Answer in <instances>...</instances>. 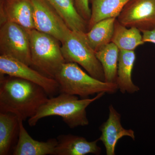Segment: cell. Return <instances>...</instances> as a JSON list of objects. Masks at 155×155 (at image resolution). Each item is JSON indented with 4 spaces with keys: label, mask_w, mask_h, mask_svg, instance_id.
<instances>
[{
    "label": "cell",
    "mask_w": 155,
    "mask_h": 155,
    "mask_svg": "<svg viewBox=\"0 0 155 155\" xmlns=\"http://www.w3.org/2000/svg\"><path fill=\"white\" fill-rule=\"evenodd\" d=\"M61 48L66 62L79 64L90 75L105 81L102 66L89 42L86 32L71 30Z\"/></svg>",
    "instance_id": "obj_5"
},
{
    "label": "cell",
    "mask_w": 155,
    "mask_h": 155,
    "mask_svg": "<svg viewBox=\"0 0 155 155\" xmlns=\"http://www.w3.org/2000/svg\"><path fill=\"white\" fill-rule=\"evenodd\" d=\"M9 22L27 30L35 29L31 0H2L1 4V25Z\"/></svg>",
    "instance_id": "obj_10"
},
{
    "label": "cell",
    "mask_w": 155,
    "mask_h": 155,
    "mask_svg": "<svg viewBox=\"0 0 155 155\" xmlns=\"http://www.w3.org/2000/svg\"><path fill=\"white\" fill-rule=\"evenodd\" d=\"M78 12L84 19L88 22L91 17V9L89 7V0H74Z\"/></svg>",
    "instance_id": "obj_21"
},
{
    "label": "cell",
    "mask_w": 155,
    "mask_h": 155,
    "mask_svg": "<svg viewBox=\"0 0 155 155\" xmlns=\"http://www.w3.org/2000/svg\"><path fill=\"white\" fill-rule=\"evenodd\" d=\"M91 17L88 22V31L97 22L108 18H117L130 0H90Z\"/></svg>",
    "instance_id": "obj_17"
},
{
    "label": "cell",
    "mask_w": 155,
    "mask_h": 155,
    "mask_svg": "<svg viewBox=\"0 0 155 155\" xmlns=\"http://www.w3.org/2000/svg\"><path fill=\"white\" fill-rule=\"evenodd\" d=\"M28 31L31 66L46 76L54 78L63 64L66 63L59 44L60 41L52 35L35 29Z\"/></svg>",
    "instance_id": "obj_4"
},
{
    "label": "cell",
    "mask_w": 155,
    "mask_h": 155,
    "mask_svg": "<svg viewBox=\"0 0 155 155\" xmlns=\"http://www.w3.org/2000/svg\"><path fill=\"white\" fill-rule=\"evenodd\" d=\"M35 29L55 38L61 43L71 30L47 0H31Z\"/></svg>",
    "instance_id": "obj_7"
},
{
    "label": "cell",
    "mask_w": 155,
    "mask_h": 155,
    "mask_svg": "<svg viewBox=\"0 0 155 155\" xmlns=\"http://www.w3.org/2000/svg\"><path fill=\"white\" fill-rule=\"evenodd\" d=\"M19 131V117L12 113L0 112V155H9L14 149Z\"/></svg>",
    "instance_id": "obj_15"
},
{
    "label": "cell",
    "mask_w": 155,
    "mask_h": 155,
    "mask_svg": "<svg viewBox=\"0 0 155 155\" xmlns=\"http://www.w3.org/2000/svg\"><path fill=\"white\" fill-rule=\"evenodd\" d=\"M0 73L1 75L19 78L38 84L51 97L60 92L59 84L54 78L48 77L11 57L0 56Z\"/></svg>",
    "instance_id": "obj_8"
},
{
    "label": "cell",
    "mask_w": 155,
    "mask_h": 155,
    "mask_svg": "<svg viewBox=\"0 0 155 155\" xmlns=\"http://www.w3.org/2000/svg\"><path fill=\"white\" fill-rule=\"evenodd\" d=\"M57 139L58 143L54 155H99L101 151L97 144L98 139L88 141L82 137L71 134L59 135Z\"/></svg>",
    "instance_id": "obj_13"
},
{
    "label": "cell",
    "mask_w": 155,
    "mask_h": 155,
    "mask_svg": "<svg viewBox=\"0 0 155 155\" xmlns=\"http://www.w3.org/2000/svg\"><path fill=\"white\" fill-rule=\"evenodd\" d=\"M54 79L59 84L60 93L79 96L82 98L101 92L112 94L118 90L117 84L97 79L72 62L64 63Z\"/></svg>",
    "instance_id": "obj_3"
},
{
    "label": "cell",
    "mask_w": 155,
    "mask_h": 155,
    "mask_svg": "<svg viewBox=\"0 0 155 155\" xmlns=\"http://www.w3.org/2000/svg\"><path fill=\"white\" fill-rule=\"evenodd\" d=\"M121 115L114 106H109L107 120L101 125L100 130L101 135L98 139L102 142L106 149L107 155H116L115 150L118 141L124 137H129L135 140L134 132L132 129H126L121 124Z\"/></svg>",
    "instance_id": "obj_11"
},
{
    "label": "cell",
    "mask_w": 155,
    "mask_h": 155,
    "mask_svg": "<svg viewBox=\"0 0 155 155\" xmlns=\"http://www.w3.org/2000/svg\"><path fill=\"white\" fill-rule=\"evenodd\" d=\"M0 52L2 55L11 57L31 66L28 30L13 22H7L1 25Z\"/></svg>",
    "instance_id": "obj_6"
},
{
    "label": "cell",
    "mask_w": 155,
    "mask_h": 155,
    "mask_svg": "<svg viewBox=\"0 0 155 155\" xmlns=\"http://www.w3.org/2000/svg\"><path fill=\"white\" fill-rule=\"evenodd\" d=\"M38 84L19 78L1 75L0 112L11 113L23 121L36 114L49 98Z\"/></svg>",
    "instance_id": "obj_1"
},
{
    "label": "cell",
    "mask_w": 155,
    "mask_h": 155,
    "mask_svg": "<svg viewBox=\"0 0 155 155\" xmlns=\"http://www.w3.org/2000/svg\"><path fill=\"white\" fill-rule=\"evenodd\" d=\"M61 16L69 29L72 31H88V22L79 14L74 0H47Z\"/></svg>",
    "instance_id": "obj_16"
},
{
    "label": "cell",
    "mask_w": 155,
    "mask_h": 155,
    "mask_svg": "<svg viewBox=\"0 0 155 155\" xmlns=\"http://www.w3.org/2000/svg\"><path fill=\"white\" fill-rule=\"evenodd\" d=\"M105 93L97 94L92 98L79 99L77 96L60 93L58 96L52 97L38 109L36 114L28 119L31 127L36 125L40 119L51 116L61 117L70 128L85 126L89 124L87 117L86 108L91 103L99 99Z\"/></svg>",
    "instance_id": "obj_2"
},
{
    "label": "cell",
    "mask_w": 155,
    "mask_h": 155,
    "mask_svg": "<svg viewBox=\"0 0 155 155\" xmlns=\"http://www.w3.org/2000/svg\"><path fill=\"white\" fill-rule=\"evenodd\" d=\"M112 42L116 45L119 50L125 51H134L144 43L140 29L135 27H127L117 19L114 25Z\"/></svg>",
    "instance_id": "obj_18"
},
{
    "label": "cell",
    "mask_w": 155,
    "mask_h": 155,
    "mask_svg": "<svg viewBox=\"0 0 155 155\" xmlns=\"http://www.w3.org/2000/svg\"><path fill=\"white\" fill-rule=\"evenodd\" d=\"M119 51L117 46L111 42L95 52L103 67L105 81L107 83L116 84Z\"/></svg>",
    "instance_id": "obj_19"
},
{
    "label": "cell",
    "mask_w": 155,
    "mask_h": 155,
    "mask_svg": "<svg viewBox=\"0 0 155 155\" xmlns=\"http://www.w3.org/2000/svg\"><path fill=\"white\" fill-rule=\"evenodd\" d=\"M116 19L111 18L101 20L86 32L89 42L95 51L112 42Z\"/></svg>",
    "instance_id": "obj_20"
},
{
    "label": "cell",
    "mask_w": 155,
    "mask_h": 155,
    "mask_svg": "<svg viewBox=\"0 0 155 155\" xmlns=\"http://www.w3.org/2000/svg\"><path fill=\"white\" fill-rule=\"evenodd\" d=\"M127 27L140 31L155 28V0H130L117 18Z\"/></svg>",
    "instance_id": "obj_9"
},
{
    "label": "cell",
    "mask_w": 155,
    "mask_h": 155,
    "mask_svg": "<svg viewBox=\"0 0 155 155\" xmlns=\"http://www.w3.org/2000/svg\"><path fill=\"white\" fill-rule=\"evenodd\" d=\"M135 59L134 51H119L116 84L122 94H133L140 90L139 87L133 83L131 77Z\"/></svg>",
    "instance_id": "obj_14"
},
{
    "label": "cell",
    "mask_w": 155,
    "mask_h": 155,
    "mask_svg": "<svg viewBox=\"0 0 155 155\" xmlns=\"http://www.w3.org/2000/svg\"><path fill=\"white\" fill-rule=\"evenodd\" d=\"M23 121L19 119V137L13 149V155H54L58 143L57 139L51 138L45 142L34 139L25 129Z\"/></svg>",
    "instance_id": "obj_12"
},
{
    "label": "cell",
    "mask_w": 155,
    "mask_h": 155,
    "mask_svg": "<svg viewBox=\"0 0 155 155\" xmlns=\"http://www.w3.org/2000/svg\"><path fill=\"white\" fill-rule=\"evenodd\" d=\"M141 32L144 43L150 42L155 44V28L151 30L142 31Z\"/></svg>",
    "instance_id": "obj_22"
}]
</instances>
